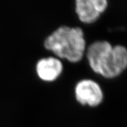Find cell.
Wrapping results in <instances>:
<instances>
[{"label": "cell", "mask_w": 127, "mask_h": 127, "mask_svg": "<svg viewBox=\"0 0 127 127\" xmlns=\"http://www.w3.org/2000/svg\"><path fill=\"white\" fill-rule=\"evenodd\" d=\"M107 7L106 0H77L75 3L76 13L80 22L84 24L96 22Z\"/></svg>", "instance_id": "cell-4"}, {"label": "cell", "mask_w": 127, "mask_h": 127, "mask_svg": "<svg viewBox=\"0 0 127 127\" xmlns=\"http://www.w3.org/2000/svg\"><path fill=\"white\" fill-rule=\"evenodd\" d=\"M62 62L55 57H47L40 59L36 65V71L41 80L45 82L55 80L62 73Z\"/></svg>", "instance_id": "cell-5"}, {"label": "cell", "mask_w": 127, "mask_h": 127, "mask_svg": "<svg viewBox=\"0 0 127 127\" xmlns=\"http://www.w3.org/2000/svg\"><path fill=\"white\" fill-rule=\"evenodd\" d=\"M76 99L82 105L95 107L103 100V92L97 82L90 79L80 80L75 88Z\"/></svg>", "instance_id": "cell-3"}, {"label": "cell", "mask_w": 127, "mask_h": 127, "mask_svg": "<svg viewBox=\"0 0 127 127\" xmlns=\"http://www.w3.org/2000/svg\"><path fill=\"white\" fill-rule=\"evenodd\" d=\"M44 47L60 59L73 63L79 62L86 52L83 31L79 27H59L46 38Z\"/></svg>", "instance_id": "cell-2"}, {"label": "cell", "mask_w": 127, "mask_h": 127, "mask_svg": "<svg viewBox=\"0 0 127 127\" xmlns=\"http://www.w3.org/2000/svg\"><path fill=\"white\" fill-rule=\"evenodd\" d=\"M86 57L92 70L108 79L119 76L127 68V49L113 46L107 41H96L89 45Z\"/></svg>", "instance_id": "cell-1"}]
</instances>
